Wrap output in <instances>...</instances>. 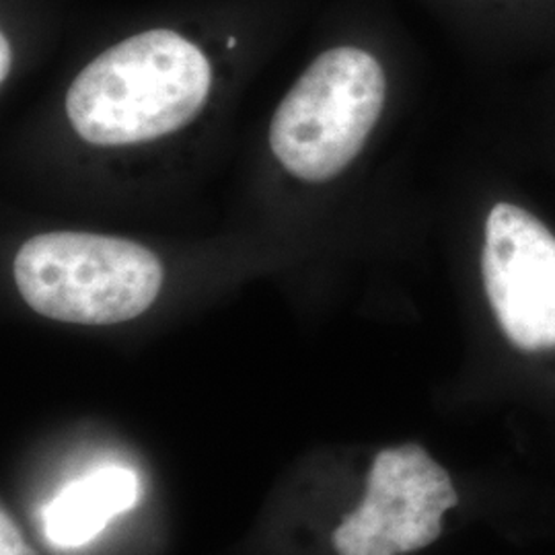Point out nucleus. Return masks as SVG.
<instances>
[{"label":"nucleus","mask_w":555,"mask_h":555,"mask_svg":"<svg viewBox=\"0 0 555 555\" xmlns=\"http://www.w3.org/2000/svg\"><path fill=\"white\" fill-rule=\"evenodd\" d=\"M0 555H38L36 550L23 539L17 522L7 508L0 511Z\"/></svg>","instance_id":"0eeeda50"},{"label":"nucleus","mask_w":555,"mask_h":555,"mask_svg":"<svg viewBox=\"0 0 555 555\" xmlns=\"http://www.w3.org/2000/svg\"><path fill=\"white\" fill-rule=\"evenodd\" d=\"M140 481L124 467H101L68 483L41 513L43 533L60 547L93 541L114 516L137 506Z\"/></svg>","instance_id":"423d86ee"},{"label":"nucleus","mask_w":555,"mask_h":555,"mask_svg":"<svg viewBox=\"0 0 555 555\" xmlns=\"http://www.w3.org/2000/svg\"><path fill=\"white\" fill-rule=\"evenodd\" d=\"M0 62H2L0 77L4 80L7 75H9V66H11V48H9V40L4 36L0 38Z\"/></svg>","instance_id":"6e6552de"},{"label":"nucleus","mask_w":555,"mask_h":555,"mask_svg":"<svg viewBox=\"0 0 555 555\" xmlns=\"http://www.w3.org/2000/svg\"><path fill=\"white\" fill-rule=\"evenodd\" d=\"M13 276L43 318L112 325L142 315L159 297V258L134 241L91 233H46L21 245Z\"/></svg>","instance_id":"f03ea898"},{"label":"nucleus","mask_w":555,"mask_h":555,"mask_svg":"<svg viewBox=\"0 0 555 555\" xmlns=\"http://www.w3.org/2000/svg\"><path fill=\"white\" fill-rule=\"evenodd\" d=\"M481 272L511 344L525 352L555 348L554 233L515 204H496L486 222Z\"/></svg>","instance_id":"39448f33"},{"label":"nucleus","mask_w":555,"mask_h":555,"mask_svg":"<svg viewBox=\"0 0 555 555\" xmlns=\"http://www.w3.org/2000/svg\"><path fill=\"white\" fill-rule=\"evenodd\" d=\"M449 474L420 444L380 451L366 494L334 533L337 555H399L437 541L442 515L456 506Z\"/></svg>","instance_id":"20e7f679"},{"label":"nucleus","mask_w":555,"mask_h":555,"mask_svg":"<svg viewBox=\"0 0 555 555\" xmlns=\"http://www.w3.org/2000/svg\"><path fill=\"white\" fill-rule=\"evenodd\" d=\"M198 46L169 29L119 41L93 60L66 95L80 139L121 146L171 134L196 118L210 89Z\"/></svg>","instance_id":"f257e3e1"},{"label":"nucleus","mask_w":555,"mask_h":555,"mask_svg":"<svg viewBox=\"0 0 555 555\" xmlns=\"http://www.w3.org/2000/svg\"><path fill=\"white\" fill-rule=\"evenodd\" d=\"M385 75L358 48L321 54L278 105L270 144L288 173L321 183L362 151L385 105Z\"/></svg>","instance_id":"7ed1b4c3"}]
</instances>
